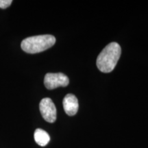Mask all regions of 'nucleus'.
Segmentation results:
<instances>
[{"instance_id": "obj_1", "label": "nucleus", "mask_w": 148, "mask_h": 148, "mask_svg": "<svg viewBox=\"0 0 148 148\" xmlns=\"http://www.w3.org/2000/svg\"><path fill=\"white\" fill-rule=\"evenodd\" d=\"M121 53V47L117 42L109 43L97 56L96 64L98 69L106 73L112 71L117 64Z\"/></svg>"}, {"instance_id": "obj_2", "label": "nucleus", "mask_w": 148, "mask_h": 148, "mask_svg": "<svg viewBox=\"0 0 148 148\" xmlns=\"http://www.w3.org/2000/svg\"><path fill=\"white\" fill-rule=\"evenodd\" d=\"M55 42L56 38L52 35H38L27 37L22 40L21 47L26 53H36L51 47Z\"/></svg>"}, {"instance_id": "obj_3", "label": "nucleus", "mask_w": 148, "mask_h": 148, "mask_svg": "<svg viewBox=\"0 0 148 148\" xmlns=\"http://www.w3.org/2000/svg\"><path fill=\"white\" fill-rule=\"evenodd\" d=\"M69 83V77L62 73H48L44 78V84L49 90L54 89L60 86H66Z\"/></svg>"}, {"instance_id": "obj_4", "label": "nucleus", "mask_w": 148, "mask_h": 148, "mask_svg": "<svg viewBox=\"0 0 148 148\" xmlns=\"http://www.w3.org/2000/svg\"><path fill=\"white\" fill-rule=\"evenodd\" d=\"M39 109L42 118L46 121L53 123L56 120V108L50 98H43L40 102Z\"/></svg>"}, {"instance_id": "obj_5", "label": "nucleus", "mask_w": 148, "mask_h": 148, "mask_svg": "<svg viewBox=\"0 0 148 148\" xmlns=\"http://www.w3.org/2000/svg\"><path fill=\"white\" fill-rule=\"evenodd\" d=\"M62 104L64 112L69 116L75 115L78 110V100L73 94H67L64 97Z\"/></svg>"}, {"instance_id": "obj_6", "label": "nucleus", "mask_w": 148, "mask_h": 148, "mask_svg": "<svg viewBox=\"0 0 148 148\" xmlns=\"http://www.w3.org/2000/svg\"><path fill=\"white\" fill-rule=\"evenodd\" d=\"M34 138L36 143L42 147L47 145L50 140V136L48 134V133L46 131L40 128L36 129L35 130Z\"/></svg>"}, {"instance_id": "obj_7", "label": "nucleus", "mask_w": 148, "mask_h": 148, "mask_svg": "<svg viewBox=\"0 0 148 148\" xmlns=\"http://www.w3.org/2000/svg\"><path fill=\"white\" fill-rule=\"evenodd\" d=\"M12 3V0H0V8L2 9L7 8Z\"/></svg>"}]
</instances>
